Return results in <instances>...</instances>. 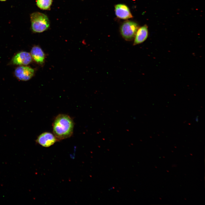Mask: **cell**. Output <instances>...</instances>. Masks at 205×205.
<instances>
[{"instance_id": "obj_6", "label": "cell", "mask_w": 205, "mask_h": 205, "mask_svg": "<svg viewBox=\"0 0 205 205\" xmlns=\"http://www.w3.org/2000/svg\"><path fill=\"white\" fill-rule=\"evenodd\" d=\"M32 57L29 53L21 52L17 54L12 58V63L14 65H27L32 61Z\"/></svg>"}, {"instance_id": "obj_12", "label": "cell", "mask_w": 205, "mask_h": 205, "mask_svg": "<svg viewBox=\"0 0 205 205\" xmlns=\"http://www.w3.org/2000/svg\"><path fill=\"white\" fill-rule=\"evenodd\" d=\"M6 0H0V1H6Z\"/></svg>"}, {"instance_id": "obj_8", "label": "cell", "mask_w": 205, "mask_h": 205, "mask_svg": "<svg viewBox=\"0 0 205 205\" xmlns=\"http://www.w3.org/2000/svg\"><path fill=\"white\" fill-rule=\"evenodd\" d=\"M148 35V27L146 25L138 28L135 34L133 45L141 44L147 38Z\"/></svg>"}, {"instance_id": "obj_10", "label": "cell", "mask_w": 205, "mask_h": 205, "mask_svg": "<svg viewBox=\"0 0 205 205\" xmlns=\"http://www.w3.org/2000/svg\"><path fill=\"white\" fill-rule=\"evenodd\" d=\"M52 3V0H37L36 4L41 9L49 10L50 9Z\"/></svg>"}, {"instance_id": "obj_3", "label": "cell", "mask_w": 205, "mask_h": 205, "mask_svg": "<svg viewBox=\"0 0 205 205\" xmlns=\"http://www.w3.org/2000/svg\"><path fill=\"white\" fill-rule=\"evenodd\" d=\"M138 28V25L136 22L127 20L124 22L121 26L120 32L124 39L130 41L134 38Z\"/></svg>"}, {"instance_id": "obj_2", "label": "cell", "mask_w": 205, "mask_h": 205, "mask_svg": "<svg viewBox=\"0 0 205 205\" xmlns=\"http://www.w3.org/2000/svg\"><path fill=\"white\" fill-rule=\"evenodd\" d=\"M32 30L36 33L42 32L48 29L50 22L47 16L39 12H34L30 15Z\"/></svg>"}, {"instance_id": "obj_1", "label": "cell", "mask_w": 205, "mask_h": 205, "mask_svg": "<svg viewBox=\"0 0 205 205\" xmlns=\"http://www.w3.org/2000/svg\"><path fill=\"white\" fill-rule=\"evenodd\" d=\"M74 124L72 119L65 114H60L52 124L54 134L57 141L70 137L72 135Z\"/></svg>"}, {"instance_id": "obj_7", "label": "cell", "mask_w": 205, "mask_h": 205, "mask_svg": "<svg viewBox=\"0 0 205 205\" xmlns=\"http://www.w3.org/2000/svg\"><path fill=\"white\" fill-rule=\"evenodd\" d=\"M115 14L118 18L124 19L132 18L133 16L128 7L123 4H118L115 7Z\"/></svg>"}, {"instance_id": "obj_4", "label": "cell", "mask_w": 205, "mask_h": 205, "mask_svg": "<svg viewBox=\"0 0 205 205\" xmlns=\"http://www.w3.org/2000/svg\"><path fill=\"white\" fill-rule=\"evenodd\" d=\"M34 70L30 67L21 66L17 67L15 69V75L19 79L27 81L30 79L34 76Z\"/></svg>"}, {"instance_id": "obj_9", "label": "cell", "mask_w": 205, "mask_h": 205, "mask_svg": "<svg viewBox=\"0 0 205 205\" xmlns=\"http://www.w3.org/2000/svg\"><path fill=\"white\" fill-rule=\"evenodd\" d=\"M30 54L33 59L37 63L43 64L44 62L45 55L42 49L38 46H34L32 48Z\"/></svg>"}, {"instance_id": "obj_11", "label": "cell", "mask_w": 205, "mask_h": 205, "mask_svg": "<svg viewBox=\"0 0 205 205\" xmlns=\"http://www.w3.org/2000/svg\"><path fill=\"white\" fill-rule=\"evenodd\" d=\"M195 120H196V122H198V116H197V117L196 118Z\"/></svg>"}, {"instance_id": "obj_5", "label": "cell", "mask_w": 205, "mask_h": 205, "mask_svg": "<svg viewBox=\"0 0 205 205\" xmlns=\"http://www.w3.org/2000/svg\"><path fill=\"white\" fill-rule=\"evenodd\" d=\"M57 141V140L54 135L48 132L40 134L36 140L37 143L45 147H49Z\"/></svg>"}]
</instances>
